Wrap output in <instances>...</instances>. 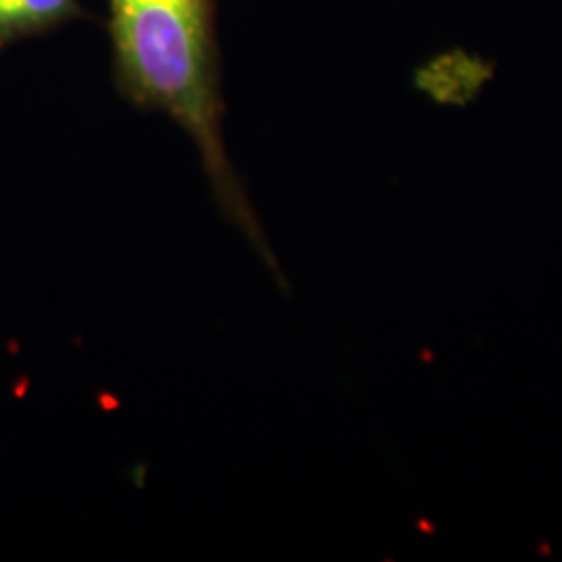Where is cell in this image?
<instances>
[{
  "label": "cell",
  "mask_w": 562,
  "mask_h": 562,
  "mask_svg": "<svg viewBox=\"0 0 562 562\" xmlns=\"http://www.w3.org/2000/svg\"><path fill=\"white\" fill-rule=\"evenodd\" d=\"M81 18L86 11L78 0H0V53Z\"/></svg>",
  "instance_id": "cell-2"
},
{
  "label": "cell",
  "mask_w": 562,
  "mask_h": 562,
  "mask_svg": "<svg viewBox=\"0 0 562 562\" xmlns=\"http://www.w3.org/2000/svg\"><path fill=\"white\" fill-rule=\"evenodd\" d=\"M113 71L121 94L162 111L194 140L225 215L273 265L223 144L215 0H109Z\"/></svg>",
  "instance_id": "cell-1"
}]
</instances>
